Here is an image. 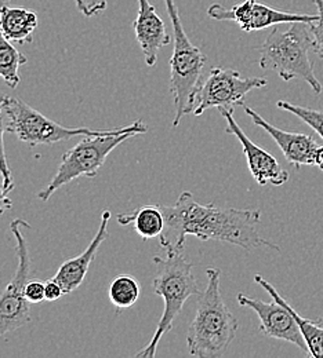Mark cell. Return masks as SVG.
Returning a JSON list of instances; mask_svg holds the SVG:
<instances>
[{"mask_svg":"<svg viewBox=\"0 0 323 358\" xmlns=\"http://www.w3.org/2000/svg\"><path fill=\"white\" fill-rule=\"evenodd\" d=\"M27 61V57L11 45L0 29V79L10 89H17L21 80L20 68L25 65Z\"/></svg>","mask_w":323,"mask_h":358,"instance_id":"d6986e66","label":"cell"},{"mask_svg":"<svg viewBox=\"0 0 323 358\" xmlns=\"http://www.w3.org/2000/svg\"><path fill=\"white\" fill-rule=\"evenodd\" d=\"M153 265L156 275L152 281L153 292L163 299V313L158 322L151 342L141 349L136 357L153 358L160 339L172 331L174 320L181 313L184 303L192 296L199 295L200 285L192 273L193 264L183 252H165V257H155Z\"/></svg>","mask_w":323,"mask_h":358,"instance_id":"277c9868","label":"cell"},{"mask_svg":"<svg viewBox=\"0 0 323 358\" xmlns=\"http://www.w3.org/2000/svg\"><path fill=\"white\" fill-rule=\"evenodd\" d=\"M207 15L216 21H232L245 32L261 31L279 24H312L318 20V14L310 15L280 11L257 0H245L235 4L231 8H227L219 3H213L207 8Z\"/></svg>","mask_w":323,"mask_h":358,"instance_id":"30bf717a","label":"cell"},{"mask_svg":"<svg viewBox=\"0 0 323 358\" xmlns=\"http://www.w3.org/2000/svg\"><path fill=\"white\" fill-rule=\"evenodd\" d=\"M318 10V20L308 24L310 32L312 35V50L323 59V0H314Z\"/></svg>","mask_w":323,"mask_h":358,"instance_id":"603a6c76","label":"cell"},{"mask_svg":"<svg viewBox=\"0 0 323 358\" xmlns=\"http://www.w3.org/2000/svg\"><path fill=\"white\" fill-rule=\"evenodd\" d=\"M24 229H31V224L24 220H14L10 224V230L15 238L18 266L13 280L0 295V338L8 332L22 328L32 320L29 302L25 298V285L29 281L32 270Z\"/></svg>","mask_w":323,"mask_h":358,"instance_id":"ba28073f","label":"cell"},{"mask_svg":"<svg viewBox=\"0 0 323 358\" xmlns=\"http://www.w3.org/2000/svg\"><path fill=\"white\" fill-rule=\"evenodd\" d=\"M165 4L174 31V50L170 58V91L176 108L173 127H177L183 117L195 109L196 96L203 83L202 73L207 58L186 36L176 1L165 0Z\"/></svg>","mask_w":323,"mask_h":358,"instance_id":"8992f818","label":"cell"},{"mask_svg":"<svg viewBox=\"0 0 323 358\" xmlns=\"http://www.w3.org/2000/svg\"><path fill=\"white\" fill-rule=\"evenodd\" d=\"M314 166H317L321 171H323V146H318L314 155Z\"/></svg>","mask_w":323,"mask_h":358,"instance_id":"83f0119b","label":"cell"},{"mask_svg":"<svg viewBox=\"0 0 323 358\" xmlns=\"http://www.w3.org/2000/svg\"><path fill=\"white\" fill-rule=\"evenodd\" d=\"M207 285L199 294L196 314L186 334L191 356L198 358L221 357L231 346L239 322L226 305L221 291L219 268H207Z\"/></svg>","mask_w":323,"mask_h":358,"instance_id":"7a4b0ae2","label":"cell"},{"mask_svg":"<svg viewBox=\"0 0 323 358\" xmlns=\"http://www.w3.org/2000/svg\"><path fill=\"white\" fill-rule=\"evenodd\" d=\"M36 28V13L24 7H11L10 0H0V29L10 42L31 43Z\"/></svg>","mask_w":323,"mask_h":358,"instance_id":"2e32d148","label":"cell"},{"mask_svg":"<svg viewBox=\"0 0 323 358\" xmlns=\"http://www.w3.org/2000/svg\"><path fill=\"white\" fill-rule=\"evenodd\" d=\"M13 208V201L8 197V192L4 189L3 182H0V217Z\"/></svg>","mask_w":323,"mask_h":358,"instance_id":"4316f807","label":"cell"},{"mask_svg":"<svg viewBox=\"0 0 323 358\" xmlns=\"http://www.w3.org/2000/svg\"><path fill=\"white\" fill-rule=\"evenodd\" d=\"M254 281L261 285L270 295L271 298H277L279 299L286 309L290 312V314L294 317L304 339L308 348V356L314 358H323V321H312L308 318L301 317V314L297 313L277 292V289L270 284V281H267L263 275L256 274L254 275Z\"/></svg>","mask_w":323,"mask_h":358,"instance_id":"e0dca14e","label":"cell"},{"mask_svg":"<svg viewBox=\"0 0 323 358\" xmlns=\"http://www.w3.org/2000/svg\"><path fill=\"white\" fill-rule=\"evenodd\" d=\"M277 106L279 109H283L286 112L293 113L298 119H301L304 123H307L312 130H315L321 138H323V112L317 109L304 108L301 105H294L286 101H277Z\"/></svg>","mask_w":323,"mask_h":358,"instance_id":"44dd1931","label":"cell"},{"mask_svg":"<svg viewBox=\"0 0 323 358\" xmlns=\"http://www.w3.org/2000/svg\"><path fill=\"white\" fill-rule=\"evenodd\" d=\"M75 3L78 10L85 17H89V18L102 13L108 6L106 0H75Z\"/></svg>","mask_w":323,"mask_h":358,"instance_id":"d4e9b609","label":"cell"},{"mask_svg":"<svg viewBox=\"0 0 323 358\" xmlns=\"http://www.w3.org/2000/svg\"><path fill=\"white\" fill-rule=\"evenodd\" d=\"M133 28L145 64L148 66H155L159 51L170 43L172 38L166 31L163 20L149 0H139V14L133 22Z\"/></svg>","mask_w":323,"mask_h":358,"instance_id":"5bb4252c","label":"cell"},{"mask_svg":"<svg viewBox=\"0 0 323 358\" xmlns=\"http://www.w3.org/2000/svg\"><path fill=\"white\" fill-rule=\"evenodd\" d=\"M139 282L136 277L130 274H121L115 277L108 288V296L116 310L129 309L139 301Z\"/></svg>","mask_w":323,"mask_h":358,"instance_id":"ffe728a7","label":"cell"},{"mask_svg":"<svg viewBox=\"0 0 323 358\" xmlns=\"http://www.w3.org/2000/svg\"><path fill=\"white\" fill-rule=\"evenodd\" d=\"M311 48L312 35L308 24L291 22L284 31L274 28L259 48L260 66L264 71L275 72L284 82L300 79L318 95L322 92V85L315 76L314 64L310 59Z\"/></svg>","mask_w":323,"mask_h":358,"instance_id":"5b68a950","label":"cell"},{"mask_svg":"<svg viewBox=\"0 0 323 358\" xmlns=\"http://www.w3.org/2000/svg\"><path fill=\"white\" fill-rule=\"evenodd\" d=\"M219 110L227 122L226 133L233 135L240 142L250 174L254 180L261 186L268 183L280 186L286 183L289 179V173L277 163V159L271 153L257 146L247 135L243 133V130L239 127V124L233 119V109L219 108Z\"/></svg>","mask_w":323,"mask_h":358,"instance_id":"7c38bea8","label":"cell"},{"mask_svg":"<svg viewBox=\"0 0 323 358\" xmlns=\"http://www.w3.org/2000/svg\"><path fill=\"white\" fill-rule=\"evenodd\" d=\"M25 298L29 303H41L45 298V282L41 280H29L25 285Z\"/></svg>","mask_w":323,"mask_h":358,"instance_id":"cb8c5ba5","label":"cell"},{"mask_svg":"<svg viewBox=\"0 0 323 358\" xmlns=\"http://www.w3.org/2000/svg\"><path fill=\"white\" fill-rule=\"evenodd\" d=\"M116 222L122 226L132 224L142 240L159 238L165 230L166 220L160 206L149 204L126 214H119Z\"/></svg>","mask_w":323,"mask_h":358,"instance_id":"ac0fdd59","label":"cell"},{"mask_svg":"<svg viewBox=\"0 0 323 358\" xmlns=\"http://www.w3.org/2000/svg\"><path fill=\"white\" fill-rule=\"evenodd\" d=\"M166 226L159 237L165 252H183L185 240H216L243 250L268 247L279 251L277 244L263 238L257 230L261 213L259 210L221 208L214 204L198 203L191 192H183L173 206H160Z\"/></svg>","mask_w":323,"mask_h":358,"instance_id":"6da1fadb","label":"cell"},{"mask_svg":"<svg viewBox=\"0 0 323 358\" xmlns=\"http://www.w3.org/2000/svg\"><path fill=\"white\" fill-rule=\"evenodd\" d=\"M64 294L62 287L60 285V282H57L54 278H50L45 282V298L47 302H54L58 301Z\"/></svg>","mask_w":323,"mask_h":358,"instance_id":"484cf974","label":"cell"},{"mask_svg":"<svg viewBox=\"0 0 323 358\" xmlns=\"http://www.w3.org/2000/svg\"><path fill=\"white\" fill-rule=\"evenodd\" d=\"M7 131V119L6 113L0 105V176L4 189L10 193L14 189V178L11 174V170L7 163L6 150H4V133Z\"/></svg>","mask_w":323,"mask_h":358,"instance_id":"7402d4cb","label":"cell"},{"mask_svg":"<svg viewBox=\"0 0 323 358\" xmlns=\"http://www.w3.org/2000/svg\"><path fill=\"white\" fill-rule=\"evenodd\" d=\"M0 105L6 113L7 133L17 135L20 141L31 146L53 145L61 141H69L75 136L102 134L109 130L64 127L29 106L22 99L8 95H0Z\"/></svg>","mask_w":323,"mask_h":358,"instance_id":"52a82bcc","label":"cell"},{"mask_svg":"<svg viewBox=\"0 0 323 358\" xmlns=\"http://www.w3.org/2000/svg\"><path fill=\"white\" fill-rule=\"evenodd\" d=\"M267 303L260 299L249 298L243 294L238 295V303L240 306L249 308L260 318V331L268 338L290 342L301 349L308 356V348L305 339L294 320V317L286 309V306L277 299Z\"/></svg>","mask_w":323,"mask_h":358,"instance_id":"8fae6325","label":"cell"},{"mask_svg":"<svg viewBox=\"0 0 323 358\" xmlns=\"http://www.w3.org/2000/svg\"><path fill=\"white\" fill-rule=\"evenodd\" d=\"M146 131V124L137 120L129 126L109 129L102 134L82 136L74 148L62 155L55 176L46 187L38 193V199L48 201L60 187L75 179L82 177L95 178L98 170L104 166L106 157L115 148L136 135L145 134Z\"/></svg>","mask_w":323,"mask_h":358,"instance_id":"3957f363","label":"cell"},{"mask_svg":"<svg viewBox=\"0 0 323 358\" xmlns=\"http://www.w3.org/2000/svg\"><path fill=\"white\" fill-rule=\"evenodd\" d=\"M242 106L246 115L257 127H261L264 131L271 135V138L277 142L279 149L284 155L286 160L291 163L296 170H298L301 166H314V155L319 145L311 135L283 131L264 120L263 116H260L250 106L245 103Z\"/></svg>","mask_w":323,"mask_h":358,"instance_id":"4fadbf2b","label":"cell"},{"mask_svg":"<svg viewBox=\"0 0 323 358\" xmlns=\"http://www.w3.org/2000/svg\"><path fill=\"white\" fill-rule=\"evenodd\" d=\"M111 215L112 214L109 210H105L102 213L101 224L98 226V230H97L92 243L89 244V247L81 255L65 261L57 270L55 275L53 277L57 282H60L65 295L78 289L82 285V282L85 281L89 268L98 252V248L101 247L104 240L108 237V224H109Z\"/></svg>","mask_w":323,"mask_h":358,"instance_id":"9a60e30c","label":"cell"},{"mask_svg":"<svg viewBox=\"0 0 323 358\" xmlns=\"http://www.w3.org/2000/svg\"><path fill=\"white\" fill-rule=\"evenodd\" d=\"M267 85L264 78H242L238 71L216 66L202 83L192 113L200 116L210 108L242 106L250 91L263 89Z\"/></svg>","mask_w":323,"mask_h":358,"instance_id":"9c48e42d","label":"cell"}]
</instances>
